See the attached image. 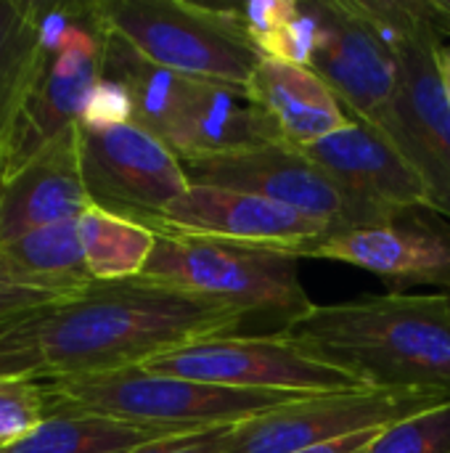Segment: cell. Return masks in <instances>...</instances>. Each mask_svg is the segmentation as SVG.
Masks as SVG:
<instances>
[{"instance_id": "5bb4252c", "label": "cell", "mask_w": 450, "mask_h": 453, "mask_svg": "<svg viewBox=\"0 0 450 453\" xmlns=\"http://www.w3.org/2000/svg\"><path fill=\"white\" fill-rule=\"evenodd\" d=\"M300 257L363 268L400 295L414 287L450 292V220L435 210H406L377 226L334 231L305 247Z\"/></svg>"}, {"instance_id": "4316f807", "label": "cell", "mask_w": 450, "mask_h": 453, "mask_svg": "<svg viewBox=\"0 0 450 453\" xmlns=\"http://www.w3.org/2000/svg\"><path fill=\"white\" fill-rule=\"evenodd\" d=\"M61 297L56 292H48L42 287H34L32 281H27L5 257L3 244H0V321L11 319V316H21V313H32L48 305H56Z\"/></svg>"}, {"instance_id": "ac0fdd59", "label": "cell", "mask_w": 450, "mask_h": 453, "mask_svg": "<svg viewBox=\"0 0 450 453\" xmlns=\"http://www.w3.org/2000/svg\"><path fill=\"white\" fill-rule=\"evenodd\" d=\"M249 98L273 127L278 143L305 149L350 125L332 88L302 64L265 58L249 82Z\"/></svg>"}, {"instance_id": "7402d4cb", "label": "cell", "mask_w": 450, "mask_h": 453, "mask_svg": "<svg viewBox=\"0 0 450 453\" xmlns=\"http://www.w3.org/2000/svg\"><path fill=\"white\" fill-rule=\"evenodd\" d=\"M239 24L257 45L265 58H278L289 64H310L318 24L308 3L294 0H252L233 8Z\"/></svg>"}, {"instance_id": "ffe728a7", "label": "cell", "mask_w": 450, "mask_h": 453, "mask_svg": "<svg viewBox=\"0 0 450 453\" xmlns=\"http://www.w3.org/2000/svg\"><path fill=\"white\" fill-rule=\"evenodd\" d=\"M3 252L27 281L61 297H74L95 284L85 263L77 220L34 228L13 242H5Z\"/></svg>"}, {"instance_id": "4fadbf2b", "label": "cell", "mask_w": 450, "mask_h": 453, "mask_svg": "<svg viewBox=\"0 0 450 453\" xmlns=\"http://www.w3.org/2000/svg\"><path fill=\"white\" fill-rule=\"evenodd\" d=\"M77 143L90 202L111 212L146 220L191 186L172 149L135 122L103 130L77 125Z\"/></svg>"}, {"instance_id": "52a82bcc", "label": "cell", "mask_w": 450, "mask_h": 453, "mask_svg": "<svg viewBox=\"0 0 450 453\" xmlns=\"http://www.w3.org/2000/svg\"><path fill=\"white\" fill-rule=\"evenodd\" d=\"M154 234V252L138 276L143 281L199 295L247 316H278L284 324L313 305L300 281V257L294 252L175 231Z\"/></svg>"}, {"instance_id": "8992f818", "label": "cell", "mask_w": 450, "mask_h": 453, "mask_svg": "<svg viewBox=\"0 0 450 453\" xmlns=\"http://www.w3.org/2000/svg\"><path fill=\"white\" fill-rule=\"evenodd\" d=\"M50 411H88L159 430H212L302 401L305 395L231 390L130 366L90 377L42 380Z\"/></svg>"}, {"instance_id": "30bf717a", "label": "cell", "mask_w": 450, "mask_h": 453, "mask_svg": "<svg viewBox=\"0 0 450 453\" xmlns=\"http://www.w3.org/2000/svg\"><path fill=\"white\" fill-rule=\"evenodd\" d=\"M146 372L180 377L191 382L284 395H332L371 390L347 372H339L305 350L294 348L278 332L260 337L220 334L175 350H167L143 364Z\"/></svg>"}, {"instance_id": "5b68a950", "label": "cell", "mask_w": 450, "mask_h": 453, "mask_svg": "<svg viewBox=\"0 0 450 453\" xmlns=\"http://www.w3.org/2000/svg\"><path fill=\"white\" fill-rule=\"evenodd\" d=\"M90 11L106 32L125 40L146 61L249 96L263 53L233 8L188 0H101L90 3Z\"/></svg>"}, {"instance_id": "8fae6325", "label": "cell", "mask_w": 450, "mask_h": 453, "mask_svg": "<svg viewBox=\"0 0 450 453\" xmlns=\"http://www.w3.org/2000/svg\"><path fill=\"white\" fill-rule=\"evenodd\" d=\"M448 401V390H353L310 395L231 425L225 453L302 451L355 433L393 427Z\"/></svg>"}, {"instance_id": "f1b7e54d", "label": "cell", "mask_w": 450, "mask_h": 453, "mask_svg": "<svg viewBox=\"0 0 450 453\" xmlns=\"http://www.w3.org/2000/svg\"><path fill=\"white\" fill-rule=\"evenodd\" d=\"M228 427H212V430H196V433H183L172 435L156 443H149L133 453H225V438Z\"/></svg>"}, {"instance_id": "2e32d148", "label": "cell", "mask_w": 450, "mask_h": 453, "mask_svg": "<svg viewBox=\"0 0 450 453\" xmlns=\"http://www.w3.org/2000/svg\"><path fill=\"white\" fill-rule=\"evenodd\" d=\"M350 196L382 215L435 210V191L424 173L374 127L350 119L339 133L300 149Z\"/></svg>"}, {"instance_id": "d6986e66", "label": "cell", "mask_w": 450, "mask_h": 453, "mask_svg": "<svg viewBox=\"0 0 450 453\" xmlns=\"http://www.w3.org/2000/svg\"><path fill=\"white\" fill-rule=\"evenodd\" d=\"M172 435L183 433L88 411H50L37 430L16 443L0 446V453H133Z\"/></svg>"}, {"instance_id": "ba28073f", "label": "cell", "mask_w": 450, "mask_h": 453, "mask_svg": "<svg viewBox=\"0 0 450 453\" xmlns=\"http://www.w3.org/2000/svg\"><path fill=\"white\" fill-rule=\"evenodd\" d=\"M379 27L398 64V111L414 165L450 220V104L438 69V45L448 37L430 0H358Z\"/></svg>"}, {"instance_id": "484cf974", "label": "cell", "mask_w": 450, "mask_h": 453, "mask_svg": "<svg viewBox=\"0 0 450 453\" xmlns=\"http://www.w3.org/2000/svg\"><path fill=\"white\" fill-rule=\"evenodd\" d=\"M40 40V5L0 0V85Z\"/></svg>"}, {"instance_id": "f546056e", "label": "cell", "mask_w": 450, "mask_h": 453, "mask_svg": "<svg viewBox=\"0 0 450 453\" xmlns=\"http://www.w3.org/2000/svg\"><path fill=\"white\" fill-rule=\"evenodd\" d=\"M385 430L390 427H382V430H366V433H355V435H347V438H337V441H329V443H318V446H310V449H302V451L294 453H361L366 451Z\"/></svg>"}, {"instance_id": "d4e9b609", "label": "cell", "mask_w": 450, "mask_h": 453, "mask_svg": "<svg viewBox=\"0 0 450 453\" xmlns=\"http://www.w3.org/2000/svg\"><path fill=\"white\" fill-rule=\"evenodd\" d=\"M40 311L0 321V380H42V356L37 345Z\"/></svg>"}, {"instance_id": "6da1fadb", "label": "cell", "mask_w": 450, "mask_h": 453, "mask_svg": "<svg viewBox=\"0 0 450 453\" xmlns=\"http://www.w3.org/2000/svg\"><path fill=\"white\" fill-rule=\"evenodd\" d=\"M247 313L143 279L90 284L40 311L42 380L90 377L220 334H236Z\"/></svg>"}, {"instance_id": "9a60e30c", "label": "cell", "mask_w": 450, "mask_h": 453, "mask_svg": "<svg viewBox=\"0 0 450 453\" xmlns=\"http://www.w3.org/2000/svg\"><path fill=\"white\" fill-rule=\"evenodd\" d=\"M141 223L151 231H175L244 247L284 250L297 257L313 242L334 234L326 220L310 218L273 199L194 183L164 212Z\"/></svg>"}, {"instance_id": "e0dca14e", "label": "cell", "mask_w": 450, "mask_h": 453, "mask_svg": "<svg viewBox=\"0 0 450 453\" xmlns=\"http://www.w3.org/2000/svg\"><path fill=\"white\" fill-rule=\"evenodd\" d=\"M90 204L74 125L0 186V244L34 228L80 220Z\"/></svg>"}, {"instance_id": "603a6c76", "label": "cell", "mask_w": 450, "mask_h": 453, "mask_svg": "<svg viewBox=\"0 0 450 453\" xmlns=\"http://www.w3.org/2000/svg\"><path fill=\"white\" fill-rule=\"evenodd\" d=\"M366 453H450V401L393 425Z\"/></svg>"}, {"instance_id": "83f0119b", "label": "cell", "mask_w": 450, "mask_h": 453, "mask_svg": "<svg viewBox=\"0 0 450 453\" xmlns=\"http://www.w3.org/2000/svg\"><path fill=\"white\" fill-rule=\"evenodd\" d=\"M127 122H133L130 93L117 80L101 77V82L93 88L77 125L90 127V130H103V127H117V125H127Z\"/></svg>"}, {"instance_id": "9c48e42d", "label": "cell", "mask_w": 450, "mask_h": 453, "mask_svg": "<svg viewBox=\"0 0 450 453\" xmlns=\"http://www.w3.org/2000/svg\"><path fill=\"white\" fill-rule=\"evenodd\" d=\"M308 8L318 24L308 66L332 88L353 119L382 133L414 162L398 111V64L379 27L358 0H313Z\"/></svg>"}, {"instance_id": "7c38bea8", "label": "cell", "mask_w": 450, "mask_h": 453, "mask_svg": "<svg viewBox=\"0 0 450 453\" xmlns=\"http://www.w3.org/2000/svg\"><path fill=\"white\" fill-rule=\"evenodd\" d=\"M183 170L194 186L257 194L310 218L326 220L334 231L377 226L393 218L350 196L310 157L286 143H268L236 154L191 159L183 162Z\"/></svg>"}, {"instance_id": "7a4b0ae2", "label": "cell", "mask_w": 450, "mask_h": 453, "mask_svg": "<svg viewBox=\"0 0 450 453\" xmlns=\"http://www.w3.org/2000/svg\"><path fill=\"white\" fill-rule=\"evenodd\" d=\"M278 334L371 390H448V295H379L310 305Z\"/></svg>"}, {"instance_id": "cb8c5ba5", "label": "cell", "mask_w": 450, "mask_h": 453, "mask_svg": "<svg viewBox=\"0 0 450 453\" xmlns=\"http://www.w3.org/2000/svg\"><path fill=\"white\" fill-rule=\"evenodd\" d=\"M50 414L42 380H0V446L37 430Z\"/></svg>"}, {"instance_id": "4dcf8cb0", "label": "cell", "mask_w": 450, "mask_h": 453, "mask_svg": "<svg viewBox=\"0 0 450 453\" xmlns=\"http://www.w3.org/2000/svg\"><path fill=\"white\" fill-rule=\"evenodd\" d=\"M438 69H440V77H443V88H446V96H448L450 104V42L448 37L438 45Z\"/></svg>"}, {"instance_id": "277c9868", "label": "cell", "mask_w": 450, "mask_h": 453, "mask_svg": "<svg viewBox=\"0 0 450 453\" xmlns=\"http://www.w3.org/2000/svg\"><path fill=\"white\" fill-rule=\"evenodd\" d=\"M103 77V29L88 5H40V45L0 130V186L72 130Z\"/></svg>"}, {"instance_id": "1f68e13d", "label": "cell", "mask_w": 450, "mask_h": 453, "mask_svg": "<svg viewBox=\"0 0 450 453\" xmlns=\"http://www.w3.org/2000/svg\"><path fill=\"white\" fill-rule=\"evenodd\" d=\"M430 3H432L443 29H446V35H450V0H430Z\"/></svg>"}, {"instance_id": "44dd1931", "label": "cell", "mask_w": 450, "mask_h": 453, "mask_svg": "<svg viewBox=\"0 0 450 453\" xmlns=\"http://www.w3.org/2000/svg\"><path fill=\"white\" fill-rule=\"evenodd\" d=\"M77 226L93 281H130L143 273L156 244V234L149 226L98 204H90Z\"/></svg>"}, {"instance_id": "d6a6232c", "label": "cell", "mask_w": 450, "mask_h": 453, "mask_svg": "<svg viewBox=\"0 0 450 453\" xmlns=\"http://www.w3.org/2000/svg\"><path fill=\"white\" fill-rule=\"evenodd\" d=\"M0 130H3V122H0Z\"/></svg>"}, {"instance_id": "3957f363", "label": "cell", "mask_w": 450, "mask_h": 453, "mask_svg": "<svg viewBox=\"0 0 450 453\" xmlns=\"http://www.w3.org/2000/svg\"><path fill=\"white\" fill-rule=\"evenodd\" d=\"M103 77L125 85L133 98V122L167 143L180 162L278 143L249 96L162 69L106 29Z\"/></svg>"}]
</instances>
